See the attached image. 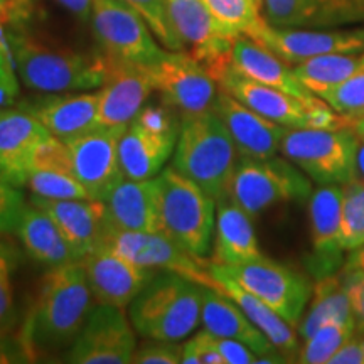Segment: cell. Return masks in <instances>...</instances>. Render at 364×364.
Segmentation results:
<instances>
[{
  "instance_id": "obj_1",
  "label": "cell",
  "mask_w": 364,
  "mask_h": 364,
  "mask_svg": "<svg viewBox=\"0 0 364 364\" xmlns=\"http://www.w3.org/2000/svg\"><path fill=\"white\" fill-rule=\"evenodd\" d=\"M91 299L81 262L63 263L46 273L19 334L34 359L71 348L95 307Z\"/></svg>"
},
{
  "instance_id": "obj_2",
  "label": "cell",
  "mask_w": 364,
  "mask_h": 364,
  "mask_svg": "<svg viewBox=\"0 0 364 364\" xmlns=\"http://www.w3.org/2000/svg\"><path fill=\"white\" fill-rule=\"evenodd\" d=\"M172 157V167L201 186L216 203L230 198L240 152L215 110L182 117Z\"/></svg>"
},
{
  "instance_id": "obj_3",
  "label": "cell",
  "mask_w": 364,
  "mask_h": 364,
  "mask_svg": "<svg viewBox=\"0 0 364 364\" xmlns=\"http://www.w3.org/2000/svg\"><path fill=\"white\" fill-rule=\"evenodd\" d=\"M203 284L161 270L129 306L130 322L142 338L181 343L201 324Z\"/></svg>"
},
{
  "instance_id": "obj_4",
  "label": "cell",
  "mask_w": 364,
  "mask_h": 364,
  "mask_svg": "<svg viewBox=\"0 0 364 364\" xmlns=\"http://www.w3.org/2000/svg\"><path fill=\"white\" fill-rule=\"evenodd\" d=\"M159 231L196 258H206L216 228V201L194 181L167 167L156 177Z\"/></svg>"
},
{
  "instance_id": "obj_5",
  "label": "cell",
  "mask_w": 364,
  "mask_h": 364,
  "mask_svg": "<svg viewBox=\"0 0 364 364\" xmlns=\"http://www.w3.org/2000/svg\"><path fill=\"white\" fill-rule=\"evenodd\" d=\"M12 53L22 83L43 93L102 88L107 80L105 54L54 49L31 38L14 39Z\"/></svg>"
},
{
  "instance_id": "obj_6",
  "label": "cell",
  "mask_w": 364,
  "mask_h": 364,
  "mask_svg": "<svg viewBox=\"0 0 364 364\" xmlns=\"http://www.w3.org/2000/svg\"><path fill=\"white\" fill-rule=\"evenodd\" d=\"M359 135L354 127L346 129H287L282 154L318 184H339L358 179L356 156Z\"/></svg>"
},
{
  "instance_id": "obj_7",
  "label": "cell",
  "mask_w": 364,
  "mask_h": 364,
  "mask_svg": "<svg viewBox=\"0 0 364 364\" xmlns=\"http://www.w3.org/2000/svg\"><path fill=\"white\" fill-rule=\"evenodd\" d=\"M312 184L289 159L240 157L231 179L230 198L250 216L289 201H307Z\"/></svg>"
},
{
  "instance_id": "obj_8",
  "label": "cell",
  "mask_w": 364,
  "mask_h": 364,
  "mask_svg": "<svg viewBox=\"0 0 364 364\" xmlns=\"http://www.w3.org/2000/svg\"><path fill=\"white\" fill-rule=\"evenodd\" d=\"M91 29L105 56L149 68L166 56L147 22L120 0H93Z\"/></svg>"
},
{
  "instance_id": "obj_9",
  "label": "cell",
  "mask_w": 364,
  "mask_h": 364,
  "mask_svg": "<svg viewBox=\"0 0 364 364\" xmlns=\"http://www.w3.org/2000/svg\"><path fill=\"white\" fill-rule=\"evenodd\" d=\"M218 268L257 295L290 326L300 324L312 295L311 280L306 275L265 257L240 265H218Z\"/></svg>"
},
{
  "instance_id": "obj_10",
  "label": "cell",
  "mask_w": 364,
  "mask_h": 364,
  "mask_svg": "<svg viewBox=\"0 0 364 364\" xmlns=\"http://www.w3.org/2000/svg\"><path fill=\"white\" fill-rule=\"evenodd\" d=\"M145 71L166 105L182 117L215 110L220 85L188 51H167Z\"/></svg>"
},
{
  "instance_id": "obj_11",
  "label": "cell",
  "mask_w": 364,
  "mask_h": 364,
  "mask_svg": "<svg viewBox=\"0 0 364 364\" xmlns=\"http://www.w3.org/2000/svg\"><path fill=\"white\" fill-rule=\"evenodd\" d=\"M171 22L189 54L198 59L213 78L231 65V51L241 34L223 26L204 0H167Z\"/></svg>"
},
{
  "instance_id": "obj_12",
  "label": "cell",
  "mask_w": 364,
  "mask_h": 364,
  "mask_svg": "<svg viewBox=\"0 0 364 364\" xmlns=\"http://www.w3.org/2000/svg\"><path fill=\"white\" fill-rule=\"evenodd\" d=\"M136 349L135 329L124 309L98 304L68 349L65 361L75 364H129Z\"/></svg>"
},
{
  "instance_id": "obj_13",
  "label": "cell",
  "mask_w": 364,
  "mask_h": 364,
  "mask_svg": "<svg viewBox=\"0 0 364 364\" xmlns=\"http://www.w3.org/2000/svg\"><path fill=\"white\" fill-rule=\"evenodd\" d=\"M125 129L95 127L86 134L70 140L75 176L91 199L105 201L108 194L125 179L120 164V139Z\"/></svg>"
},
{
  "instance_id": "obj_14",
  "label": "cell",
  "mask_w": 364,
  "mask_h": 364,
  "mask_svg": "<svg viewBox=\"0 0 364 364\" xmlns=\"http://www.w3.org/2000/svg\"><path fill=\"white\" fill-rule=\"evenodd\" d=\"M247 36L287 65H299L326 54L364 53V27L351 31H306L275 27L263 19Z\"/></svg>"
},
{
  "instance_id": "obj_15",
  "label": "cell",
  "mask_w": 364,
  "mask_h": 364,
  "mask_svg": "<svg viewBox=\"0 0 364 364\" xmlns=\"http://www.w3.org/2000/svg\"><path fill=\"white\" fill-rule=\"evenodd\" d=\"M80 262L93 299L103 306L124 311L156 275L154 270L136 265L107 245H102Z\"/></svg>"
},
{
  "instance_id": "obj_16",
  "label": "cell",
  "mask_w": 364,
  "mask_h": 364,
  "mask_svg": "<svg viewBox=\"0 0 364 364\" xmlns=\"http://www.w3.org/2000/svg\"><path fill=\"white\" fill-rule=\"evenodd\" d=\"M103 245L150 270L176 272L199 284L208 282L209 272L204 270L199 258L161 231H125L110 226Z\"/></svg>"
},
{
  "instance_id": "obj_17",
  "label": "cell",
  "mask_w": 364,
  "mask_h": 364,
  "mask_svg": "<svg viewBox=\"0 0 364 364\" xmlns=\"http://www.w3.org/2000/svg\"><path fill=\"white\" fill-rule=\"evenodd\" d=\"M312 253L307 268L314 279L338 272L346 250L341 243L343 223V186L322 184L309 198Z\"/></svg>"
},
{
  "instance_id": "obj_18",
  "label": "cell",
  "mask_w": 364,
  "mask_h": 364,
  "mask_svg": "<svg viewBox=\"0 0 364 364\" xmlns=\"http://www.w3.org/2000/svg\"><path fill=\"white\" fill-rule=\"evenodd\" d=\"M107 58V80L98 90V127L127 129L142 112L154 88L145 68Z\"/></svg>"
},
{
  "instance_id": "obj_19",
  "label": "cell",
  "mask_w": 364,
  "mask_h": 364,
  "mask_svg": "<svg viewBox=\"0 0 364 364\" xmlns=\"http://www.w3.org/2000/svg\"><path fill=\"white\" fill-rule=\"evenodd\" d=\"M33 204L53 218L78 262L102 247L110 230L107 206L98 199H46L33 196Z\"/></svg>"
},
{
  "instance_id": "obj_20",
  "label": "cell",
  "mask_w": 364,
  "mask_h": 364,
  "mask_svg": "<svg viewBox=\"0 0 364 364\" xmlns=\"http://www.w3.org/2000/svg\"><path fill=\"white\" fill-rule=\"evenodd\" d=\"M51 134L24 108H0V176L22 188L33 169L39 145Z\"/></svg>"
},
{
  "instance_id": "obj_21",
  "label": "cell",
  "mask_w": 364,
  "mask_h": 364,
  "mask_svg": "<svg viewBox=\"0 0 364 364\" xmlns=\"http://www.w3.org/2000/svg\"><path fill=\"white\" fill-rule=\"evenodd\" d=\"M215 112L226 125L240 157L270 159L280 150L287 127L275 124L220 88Z\"/></svg>"
},
{
  "instance_id": "obj_22",
  "label": "cell",
  "mask_w": 364,
  "mask_h": 364,
  "mask_svg": "<svg viewBox=\"0 0 364 364\" xmlns=\"http://www.w3.org/2000/svg\"><path fill=\"white\" fill-rule=\"evenodd\" d=\"M179 125L150 127L135 118L120 139V164L127 179L147 181L164 171L174 154Z\"/></svg>"
},
{
  "instance_id": "obj_23",
  "label": "cell",
  "mask_w": 364,
  "mask_h": 364,
  "mask_svg": "<svg viewBox=\"0 0 364 364\" xmlns=\"http://www.w3.org/2000/svg\"><path fill=\"white\" fill-rule=\"evenodd\" d=\"M265 21L275 27L316 29L364 21V0H263Z\"/></svg>"
},
{
  "instance_id": "obj_24",
  "label": "cell",
  "mask_w": 364,
  "mask_h": 364,
  "mask_svg": "<svg viewBox=\"0 0 364 364\" xmlns=\"http://www.w3.org/2000/svg\"><path fill=\"white\" fill-rule=\"evenodd\" d=\"M216 81L221 90L268 120L284 125L287 129L306 127V102L282 90L250 80L231 65L218 76Z\"/></svg>"
},
{
  "instance_id": "obj_25",
  "label": "cell",
  "mask_w": 364,
  "mask_h": 364,
  "mask_svg": "<svg viewBox=\"0 0 364 364\" xmlns=\"http://www.w3.org/2000/svg\"><path fill=\"white\" fill-rule=\"evenodd\" d=\"M98 91L78 95H49L26 105L24 110L33 113L53 136L63 142H70L98 127Z\"/></svg>"
},
{
  "instance_id": "obj_26",
  "label": "cell",
  "mask_w": 364,
  "mask_h": 364,
  "mask_svg": "<svg viewBox=\"0 0 364 364\" xmlns=\"http://www.w3.org/2000/svg\"><path fill=\"white\" fill-rule=\"evenodd\" d=\"M201 324L216 338L235 339L247 344L260 356L277 354L279 349L253 324L228 295L211 285L203 284Z\"/></svg>"
},
{
  "instance_id": "obj_27",
  "label": "cell",
  "mask_w": 364,
  "mask_h": 364,
  "mask_svg": "<svg viewBox=\"0 0 364 364\" xmlns=\"http://www.w3.org/2000/svg\"><path fill=\"white\" fill-rule=\"evenodd\" d=\"M262 257L252 216L231 198L218 201L213 263L240 265Z\"/></svg>"
},
{
  "instance_id": "obj_28",
  "label": "cell",
  "mask_w": 364,
  "mask_h": 364,
  "mask_svg": "<svg viewBox=\"0 0 364 364\" xmlns=\"http://www.w3.org/2000/svg\"><path fill=\"white\" fill-rule=\"evenodd\" d=\"M231 66L247 78L285 91L302 102L316 97L300 83L294 70H290L285 61L245 34L235 41L231 51Z\"/></svg>"
},
{
  "instance_id": "obj_29",
  "label": "cell",
  "mask_w": 364,
  "mask_h": 364,
  "mask_svg": "<svg viewBox=\"0 0 364 364\" xmlns=\"http://www.w3.org/2000/svg\"><path fill=\"white\" fill-rule=\"evenodd\" d=\"M209 277L208 282L204 285H211L215 289L221 290L223 294L228 295L233 302L238 306L241 311L245 312L250 321L260 329L268 339L272 341L273 346L282 353H295L299 349V341L295 332L292 331V326L289 322H285L279 314L273 309L267 306L265 302H262L257 295L248 292L247 289H243L238 282L231 279L230 275H226L225 272H221L218 265L211 263L208 267Z\"/></svg>"
},
{
  "instance_id": "obj_30",
  "label": "cell",
  "mask_w": 364,
  "mask_h": 364,
  "mask_svg": "<svg viewBox=\"0 0 364 364\" xmlns=\"http://www.w3.org/2000/svg\"><path fill=\"white\" fill-rule=\"evenodd\" d=\"M103 203L115 230L159 231L156 177L147 181L125 177Z\"/></svg>"
},
{
  "instance_id": "obj_31",
  "label": "cell",
  "mask_w": 364,
  "mask_h": 364,
  "mask_svg": "<svg viewBox=\"0 0 364 364\" xmlns=\"http://www.w3.org/2000/svg\"><path fill=\"white\" fill-rule=\"evenodd\" d=\"M16 233L24 245L26 253L43 265L53 268L78 262L53 218L34 204L26 206Z\"/></svg>"
},
{
  "instance_id": "obj_32",
  "label": "cell",
  "mask_w": 364,
  "mask_h": 364,
  "mask_svg": "<svg viewBox=\"0 0 364 364\" xmlns=\"http://www.w3.org/2000/svg\"><path fill=\"white\" fill-rule=\"evenodd\" d=\"M332 322L356 324L343 279L336 273L316 280V285L312 287L311 309L307 316L300 321L299 332L304 339H307L322 326L332 324Z\"/></svg>"
},
{
  "instance_id": "obj_33",
  "label": "cell",
  "mask_w": 364,
  "mask_h": 364,
  "mask_svg": "<svg viewBox=\"0 0 364 364\" xmlns=\"http://www.w3.org/2000/svg\"><path fill=\"white\" fill-rule=\"evenodd\" d=\"M363 66L364 53L326 54L299 63L294 73L311 93L324 100L332 90L351 78Z\"/></svg>"
},
{
  "instance_id": "obj_34",
  "label": "cell",
  "mask_w": 364,
  "mask_h": 364,
  "mask_svg": "<svg viewBox=\"0 0 364 364\" xmlns=\"http://www.w3.org/2000/svg\"><path fill=\"white\" fill-rule=\"evenodd\" d=\"M356 334V324L332 322L322 326L306 339L299 354V363L306 364H329L331 358L346 341Z\"/></svg>"
},
{
  "instance_id": "obj_35",
  "label": "cell",
  "mask_w": 364,
  "mask_h": 364,
  "mask_svg": "<svg viewBox=\"0 0 364 364\" xmlns=\"http://www.w3.org/2000/svg\"><path fill=\"white\" fill-rule=\"evenodd\" d=\"M21 262V253L11 241L0 238V336L12 332L17 324L14 275Z\"/></svg>"
},
{
  "instance_id": "obj_36",
  "label": "cell",
  "mask_w": 364,
  "mask_h": 364,
  "mask_svg": "<svg viewBox=\"0 0 364 364\" xmlns=\"http://www.w3.org/2000/svg\"><path fill=\"white\" fill-rule=\"evenodd\" d=\"M341 243L346 252L364 245V182L359 179L343 186Z\"/></svg>"
},
{
  "instance_id": "obj_37",
  "label": "cell",
  "mask_w": 364,
  "mask_h": 364,
  "mask_svg": "<svg viewBox=\"0 0 364 364\" xmlns=\"http://www.w3.org/2000/svg\"><path fill=\"white\" fill-rule=\"evenodd\" d=\"M147 22L150 31L169 51H184V44L171 22L167 0H120Z\"/></svg>"
},
{
  "instance_id": "obj_38",
  "label": "cell",
  "mask_w": 364,
  "mask_h": 364,
  "mask_svg": "<svg viewBox=\"0 0 364 364\" xmlns=\"http://www.w3.org/2000/svg\"><path fill=\"white\" fill-rule=\"evenodd\" d=\"M27 186L34 196L46 199H91L76 176L66 172L34 169L27 179Z\"/></svg>"
},
{
  "instance_id": "obj_39",
  "label": "cell",
  "mask_w": 364,
  "mask_h": 364,
  "mask_svg": "<svg viewBox=\"0 0 364 364\" xmlns=\"http://www.w3.org/2000/svg\"><path fill=\"white\" fill-rule=\"evenodd\" d=\"M213 16L236 34H250L263 21L252 0H204Z\"/></svg>"
},
{
  "instance_id": "obj_40",
  "label": "cell",
  "mask_w": 364,
  "mask_h": 364,
  "mask_svg": "<svg viewBox=\"0 0 364 364\" xmlns=\"http://www.w3.org/2000/svg\"><path fill=\"white\" fill-rule=\"evenodd\" d=\"M341 115L358 122L364 117V66L324 98Z\"/></svg>"
},
{
  "instance_id": "obj_41",
  "label": "cell",
  "mask_w": 364,
  "mask_h": 364,
  "mask_svg": "<svg viewBox=\"0 0 364 364\" xmlns=\"http://www.w3.org/2000/svg\"><path fill=\"white\" fill-rule=\"evenodd\" d=\"M24 209L26 201L19 188L0 176V235L16 233Z\"/></svg>"
},
{
  "instance_id": "obj_42",
  "label": "cell",
  "mask_w": 364,
  "mask_h": 364,
  "mask_svg": "<svg viewBox=\"0 0 364 364\" xmlns=\"http://www.w3.org/2000/svg\"><path fill=\"white\" fill-rule=\"evenodd\" d=\"M182 364H225L218 349L216 336L206 329L194 334L182 346Z\"/></svg>"
},
{
  "instance_id": "obj_43",
  "label": "cell",
  "mask_w": 364,
  "mask_h": 364,
  "mask_svg": "<svg viewBox=\"0 0 364 364\" xmlns=\"http://www.w3.org/2000/svg\"><path fill=\"white\" fill-rule=\"evenodd\" d=\"M182 361V346L169 341L149 339L142 348H136L132 364H179Z\"/></svg>"
},
{
  "instance_id": "obj_44",
  "label": "cell",
  "mask_w": 364,
  "mask_h": 364,
  "mask_svg": "<svg viewBox=\"0 0 364 364\" xmlns=\"http://www.w3.org/2000/svg\"><path fill=\"white\" fill-rule=\"evenodd\" d=\"M341 279L356 321V331L364 332V270L341 272Z\"/></svg>"
},
{
  "instance_id": "obj_45",
  "label": "cell",
  "mask_w": 364,
  "mask_h": 364,
  "mask_svg": "<svg viewBox=\"0 0 364 364\" xmlns=\"http://www.w3.org/2000/svg\"><path fill=\"white\" fill-rule=\"evenodd\" d=\"M19 95V80L16 66L9 58L7 48L0 41V108L9 107Z\"/></svg>"
},
{
  "instance_id": "obj_46",
  "label": "cell",
  "mask_w": 364,
  "mask_h": 364,
  "mask_svg": "<svg viewBox=\"0 0 364 364\" xmlns=\"http://www.w3.org/2000/svg\"><path fill=\"white\" fill-rule=\"evenodd\" d=\"M216 344L225 364H257L258 361V354L240 341L216 338Z\"/></svg>"
},
{
  "instance_id": "obj_47",
  "label": "cell",
  "mask_w": 364,
  "mask_h": 364,
  "mask_svg": "<svg viewBox=\"0 0 364 364\" xmlns=\"http://www.w3.org/2000/svg\"><path fill=\"white\" fill-rule=\"evenodd\" d=\"M34 358L29 353L21 336H0V363H33Z\"/></svg>"
},
{
  "instance_id": "obj_48",
  "label": "cell",
  "mask_w": 364,
  "mask_h": 364,
  "mask_svg": "<svg viewBox=\"0 0 364 364\" xmlns=\"http://www.w3.org/2000/svg\"><path fill=\"white\" fill-rule=\"evenodd\" d=\"M329 364H364V344L361 336L354 334L331 358Z\"/></svg>"
},
{
  "instance_id": "obj_49",
  "label": "cell",
  "mask_w": 364,
  "mask_h": 364,
  "mask_svg": "<svg viewBox=\"0 0 364 364\" xmlns=\"http://www.w3.org/2000/svg\"><path fill=\"white\" fill-rule=\"evenodd\" d=\"M61 7H65L68 12L78 17L80 21L90 22L91 11H93V0H56Z\"/></svg>"
},
{
  "instance_id": "obj_50",
  "label": "cell",
  "mask_w": 364,
  "mask_h": 364,
  "mask_svg": "<svg viewBox=\"0 0 364 364\" xmlns=\"http://www.w3.org/2000/svg\"><path fill=\"white\" fill-rule=\"evenodd\" d=\"M353 270H364V245L351 250V252H349V257L346 258L343 272H353Z\"/></svg>"
},
{
  "instance_id": "obj_51",
  "label": "cell",
  "mask_w": 364,
  "mask_h": 364,
  "mask_svg": "<svg viewBox=\"0 0 364 364\" xmlns=\"http://www.w3.org/2000/svg\"><path fill=\"white\" fill-rule=\"evenodd\" d=\"M356 169H358V179L364 182V135H359V147H358V156H356Z\"/></svg>"
},
{
  "instance_id": "obj_52",
  "label": "cell",
  "mask_w": 364,
  "mask_h": 364,
  "mask_svg": "<svg viewBox=\"0 0 364 364\" xmlns=\"http://www.w3.org/2000/svg\"><path fill=\"white\" fill-rule=\"evenodd\" d=\"M354 130H356L359 135H364V117L359 118V120L356 122V125H354Z\"/></svg>"
},
{
  "instance_id": "obj_53",
  "label": "cell",
  "mask_w": 364,
  "mask_h": 364,
  "mask_svg": "<svg viewBox=\"0 0 364 364\" xmlns=\"http://www.w3.org/2000/svg\"><path fill=\"white\" fill-rule=\"evenodd\" d=\"M6 7H7V0H0V14L6 11Z\"/></svg>"
},
{
  "instance_id": "obj_54",
  "label": "cell",
  "mask_w": 364,
  "mask_h": 364,
  "mask_svg": "<svg viewBox=\"0 0 364 364\" xmlns=\"http://www.w3.org/2000/svg\"><path fill=\"white\" fill-rule=\"evenodd\" d=\"M252 2H253V4H257V6L260 7V9H262V6H263V0H252Z\"/></svg>"
},
{
  "instance_id": "obj_55",
  "label": "cell",
  "mask_w": 364,
  "mask_h": 364,
  "mask_svg": "<svg viewBox=\"0 0 364 364\" xmlns=\"http://www.w3.org/2000/svg\"><path fill=\"white\" fill-rule=\"evenodd\" d=\"M359 334H361V341H363V344H364V332H359Z\"/></svg>"
}]
</instances>
